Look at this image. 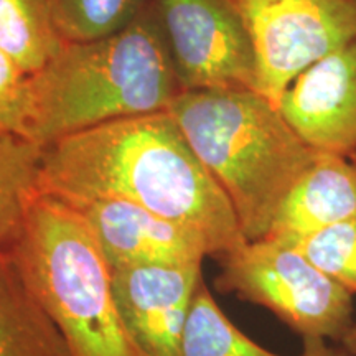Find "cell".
<instances>
[{"label":"cell","mask_w":356,"mask_h":356,"mask_svg":"<svg viewBox=\"0 0 356 356\" xmlns=\"http://www.w3.org/2000/svg\"><path fill=\"white\" fill-rule=\"evenodd\" d=\"M220 264L218 291L264 307L302 338L341 341L353 325V296L292 244L248 241Z\"/></svg>","instance_id":"obj_5"},{"label":"cell","mask_w":356,"mask_h":356,"mask_svg":"<svg viewBox=\"0 0 356 356\" xmlns=\"http://www.w3.org/2000/svg\"><path fill=\"white\" fill-rule=\"evenodd\" d=\"M12 254L70 356H140L115 300L111 267L68 202L38 190Z\"/></svg>","instance_id":"obj_4"},{"label":"cell","mask_w":356,"mask_h":356,"mask_svg":"<svg viewBox=\"0 0 356 356\" xmlns=\"http://www.w3.org/2000/svg\"><path fill=\"white\" fill-rule=\"evenodd\" d=\"M149 10L108 37L70 42L30 76L24 139L38 147L119 119L168 111L181 95Z\"/></svg>","instance_id":"obj_3"},{"label":"cell","mask_w":356,"mask_h":356,"mask_svg":"<svg viewBox=\"0 0 356 356\" xmlns=\"http://www.w3.org/2000/svg\"><path fill=\"white\" fill-rule=\"evenodd\" d=\"M150 0H47L66 43L108 37L134 24Z\"/></svg>","instance_id":"obj_16"},{"label":"cell","mask_w":356,"mask_h":356,"mask_svg":"<svg viewBox=\"0 0 356 356\" xmlns=\"http://www.w3.org/2000/svg\"><path fill=\"white\" fill-rule=\"evenodd\" d=\"M340 343H343L345 350L348 351L351 356H356V322L348 328V332L345 333L343 338H341Z\"/></svg>","instance_id":"obj_20"},{"label":"cell","mask_w":356,"mask_h":356,"mask_svg":"<svg viewBox=\"0 0 356 356\" xmlns=\"http://www.w3.org/2000/svg\"><path fill=\"white\" fill-rule=\"evenodd\" d=\"M0 356H70L12 252L0 256Z\"/></svg>","instance_id":"obj_12"},{"label":"cell","mask_w":356,"mask_h":356,"mask_svg":"<svg viewBox=\"0 0 356 356\" xmlns=\"http://www.w3.org/2000/svg\"><path fill=\"white\" fill-rule=\"evenodd\" d=\"M180 356H280L239 330L200 280L181 338Z\"/></svg>","instance_id":"obj_15"},{"label":"cell","mask_w":356,"mask_h":356,"mask_svg":"<svg viewBox=\"0 0 356 356\" xmlns=\"http://www.w3.org/2000/svg\"><path fill=\"white\" fill-rule=\"evenodd\" d=\"M350 159H351V160H353V162L356 163V150H355V152H353V154H351V155H350Z\"/></svg>","instance_id":"obj_21"},{"label":"cell","mask_w":356,"mask_h":356,"mask_svg":"<svg viewBox=\"0 0 356 356\" xmlns=\"http://www.w3.org/2000/svg\"><path fill=\"white\" fill-rule=\"evenodd\" d=\"M68 203L81 213L111 270L203 264L210 256L207 241L197 231L134 203L122 200Z\"/></svg>","instance_id":"obj_8"},{"label":"cell","mask_w":356,"mask_h":356,"mask_svg":"<svg viewBox=\"0 0 356 356\" xmlns=\"http://www.w3.org/2000/svg\"><path fill=\"white\" fill-rule=\"evenodd\" d=\"M203 264L115 269L114 296L140 356H180L181 338Z\"/></svg>","instance_id":"obj_10"},{"label":"cell","mask_w":356,"mask_h":356,"mask_svg":"<svg viewBox=\"0 0 356 356\" xmlns=\"http://www.w3.org/2000/svg\"><path fill=\"white\" fill-rule=\"evenodd\" d=\"M279 109L312 149L350 157L356 150V38L302 71Z\"/></svg>","instance_id":"obj_9"},{"label":"cell","mask_w":356,"mask_h":356,"mask_svg":"<svg viewBox=\"0 0 356 356\" xmlns=\"http://www.w3.org/2000/svg\"><path fill=\"white\" fill-rule=\"evenodd\" d=\"M356 216V163L350 157L318 152L289 191L266 238L296 243Z\"/></svg>","instance_id":"obj_11"},{"label":"cell","mask_w":356,"mask_h":356,"mask_svg":"<svg viewBox=\"0 0 356 356\" xmlns=\"http://www.w3.org/2000/svg\"><path fill=\"white\" fill-rule=\"evenodd\" d=\"M65 44L47 0H0V50L29 76L43 70Z\"/></svg>","instance_id":"obj_14"},{"label":"cell","mask_w":356,"mask_h":356,"mask_svg":"<svg viewBox=\"0 0 356 356\" xmlns=\"http://www.w3.org/2000/svg\"><path fill=\"white\" fill-rule=\"evenodd\" d=\"M299 356H350L346 350L328 345L323 338H302V351Z\"/></svg>","instance_id":"obj_19"},{"label":"cell","mask_w":356,"mask_h":356,"mask_svg":"<svg viewBox=\"0 0 356 356\" xmlns=\"http://www.w3.org/2000/svg\"><path fill=\"white\" fill-rule=\"evenodd\" d=\"M168 113L225 191L248 241L266 238L318 150L256 89L185 91Z\"/></svg>","instance_id":"obj_2"},{"label":"cell","mask_w":356,"mask_h":356,"mask_svg":"<svg viewBox=\"0 0 356 356\" xmlns=\"http://www.w3.org/2000/svg\"><path fill=\"white\" fill-rule=\"evenodd\" d=\"M42 147L19 136H0V256L10 254L38 193Z\"/></svg>","instance_id":"obj_13"},{"label":"cell","mask_w":356,"mask_h":356,"mask_svg":"<svg viewBox=\"0 0 356 356\" xmlns=\"http://www.w3.org/2000/svg\"><path fill=\"white\" fill-rule=\"evenodd\" d=\"M29 101L30 76L0 50V136L24 137Z\"/></svg>","instance_id":"obj_18"},{"label":"cell","mask_w":356,"mask_h":356,"mask_svg":"<svg viewBox=\"0 0 356 356\" xmlns=\"http://www.w3.org/2000/svg\"><path fill=\"white\" fill-rule=\"evenodd\" d=\"M257 63V91L279 106L302 71L356 38V0H238Z\"/></svg>","instance_id":"obj_7"},{"label":"cell","mask_w":356,"mask_h":356,"mask_svg":"<svg viewBox=\"0 0 356 356\" xmlns=\"http://www.w3.org/2000/svg\"><path fill=\"white\" fill-rule=\"evenodd\" d=\"M181 91L256 89L257 63L238 0H150Z\"/></svg>","instance_id":"obj_6"},{"label":"cell","mask_w":356,"mask_h":356,"mask_svg":"<svg viewBox=\"0 0 356 356\" xmlns=\"http://www.w3.org/2000/svg\"><path fill=\"white\" fill-rule=\"evenodd\" d=\"M289 244L351 296H356V216Z\"/></svg>","instance_id":"obj_17"},{"label":"cell","mask_w":356,"mask_h":356,"mask_svg":"<svg viewBox=\"0 0 356 356\" xmlns=\"http://www.w3.org/2000/svg\"><path fill=\"white\" fill-rule=\"evenodd\" d=\"M38 190L122 200L188 226L222 259L248 243L236 213L168 111L119 119L43 147Z\"/></svg>","instance_id":"obj_1"}]
</instances>
